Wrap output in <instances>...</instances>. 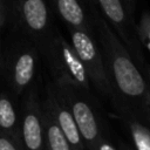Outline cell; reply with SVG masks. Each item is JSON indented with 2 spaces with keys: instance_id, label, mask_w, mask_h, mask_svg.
Wrapping results in <instances>:
<instances>
[{
  "instance_id": "cell-20",
  "label": "cell",
  "mask_w": 150,
  "mask_h": 150,
  "mask_svg": "<svg viewBox=\"0 0 150 150\" xmlns=\"http://www.w3.org/2000/svg\"><path fill=\"white\" fill-rule=\"evenodd\" d=\"M81 1H82L84 5H88V0H81ZM88 6H89V5H88Z\"/></svg>"
},
{
  "instance_id": "cell-17",
  "label": "cell",
  "mask_w": 150,
  "mask_h": 150,
  "mask_svg": "<svg viewBox=\"0 0 150 150\" xmlns=\"http://www.w3.org/2000/svg\"><path fill=\"white\" fill-rule=\"evenodd\" d=\"M97 150H116L111 144L104 142L103 139H101V142L98 143V146H97Z\"/></svg>"
},
{
  "instance_id": "cell-18",
  "label": "cell",
  "mask_w": 150,
  "mask_h": 150,
  "mask_svg": "<svg viewBox=\"0 0 150 150\" xmlns=\"http://www.w3.org/2000/svg\"><path fill=\"white\" fill-rule=\"evenodd\" d=\"M143 74H144V76H145V79H146V81H148V83L150 86V64L146 67V69L143 71Z\"/></svg>"
},
{
  "instance_id": "cell-11",
  "label": "cell",
  "mask_w": 150,
  "mask_h": 150,
  "mask_svg": "<svg viewBox=\"0 0 150 150\" xmlns=\"http://www.w3.org/2000/svg\"><path fill=\"white\" fill-rule=\"evenodd\" d=\"M0 132L11 137L19 145L20 136L16 111L12 101L4 93L0 94Z\"/></svg>"
},
{
  "instance_id": "cell-7",
  "label": "cell",
  "mask_w": 150,
  "mask_h": 150,
  "mask_svg": "<svg viewBox=\"0 0 150 150\" xmlns=\"http://www.w3.org/2000/svg\"><path fill=\"white\" fill-rule=\"evenodd\" d=\"M42 105L46 107L54 116L56 123L59 124L64 137L67 138L71 150H86L84 144L82 142L83 139L80 135V131L77 129L75 120H74L69 108L66 105V103L62 101V98L56 94L53 83L47 84L46 100L42 103Z\"/></svg>"
},
{
  "instance_id": "cell-10",
  "label": "cell",
  "mask_w": 150,
  "mask_h": 150,
  "mask_svg": "<svg viewBox=\"0 0 150 150\" xmlns=\"http://www.w3.org/2000/svg\"><path fill=\"white\" fill-rule=\"evenodd\" d=\"M42 123L48 150H71L67 138L56 123L52 112L42 105Z\"/></svg>"
},
{
  "instance_id": "cell-21",
  "label": "cell",
  "mask_w": 150,
  "mask_h": 150,
  "mask_svg": "<svg viewBox=\"0 0 150 150\" xmlns=\"http://www.w3.org/2000/svg\"><path fill=\"white\" fill-rule=\"evenodd\" d=\"M0 61H1V55H0ZM0 68H1V64H0Z\"/></svg>"
},
{
  "instance_id": "cell-12",
  "label": "cell",
  "mask_w": 150,
  "mask_h": 150,
  "mask_svg": "<svg viewBox=\"0 0 150 150\" xmlns=\"http://www.w3.org/2000/svg\"><path fill=\"white\" fill-rule=\"evenodd\" d=\"M129 124L137 150H150V130L136 121H130Z\"/></svg>"
},
{
  "instance_id": "cell-3",
  "label": "cell",
  "mask_w": 150,
  "mask_h": 150,
  "mask_svg": "<svg viewBox=\"0 0 150 150\" xmlns=\"http://www.w3.org/2000/svg\"><path fill=\"white\" fill-rule=\"evenodd\" d=\"M96 2L110 28L125 46L138 68L144 71L149 64L138 38L137 25L127 11L123 0H96Z\"/></svg>"
},
{
  "instance_id": "cell-14",
  "label": "cell",
  "mask_w": 150,
  "mask_h": 150,
  "mask_svg": "<svg viewBox=\"0 0 150 150\" xmlns=\"http://www.w3.org/2000/svg\"><path fill=\"white\" fill-rule=\"evenodd\" d=\"M0 150H19V145L11 137L0 132Z\"/></svg>"
},
{
  "instance_id": "cell-15",
  "label": "cell",
  "mask_w": 150,
  "mask_h": 150,
  "mask_svg": "<svg viewBox=\"0 0 150 150\" xmlns=\"http://www.w3.org/2000/svg\"><path fill=\"white\" fill-rule=\"evenodd\" d=\"M6 12H7L6 0H0V27L2 26V23L6 19Z\"/></svg>"
},
{
  "instance_id": "cell-19",
  "label": "cell",
  "mask_w": 150,
  "mask_h": 150,
  "mask_svg": "<svg viewBox=\"0 0 150 150\" xmlns=\"http://www.w3.org/2000/svg\"><path fill=\"white\" fill-rule=\"evenodd\" d=\"M88 5H89V9L97 8V2H96V0H88Z\"/></svg>"
},
{
  "instance_id": "cell-9",
  "label": "cell",
  "mask_w": 150,
  "mask_h": 150,
  "mask_svg": "<svg viewBox=\"0 0 150 150\" xmlns=\"http://www.w3.org/2000/svg\"><path fill=\"white\" fill-rule=\"evenodd\" d=\"M52 12L64 22L68 30H82L95 34L90 15L87 14L81 0H48Z\"/></svg>"
},
{
  "instance_id": "cell-16",
  "label": "cell",
  "mask_w": 150,
  "mask_h": 150,
  "mask_svg": "<svg viewBox=\"0 0 150 150\" xmlns=\"http://www.w3.org/2000/svg\"><path fill=\"white\" fill-rule=\"evenodd\" d=\"M123 2H124V6H125L127 11L132 16L134 11H135V0H123Z\"/></svg>"
},
{
  "instance_id": "cell-6",
  "label": "cell",
  "mask_w": 150,
  "mask_h": 150,
  "mask_svg": "<svg viewBox=\"0 0 150 150\" xmlns=\"http://www.w3.org/2000/svg\"><path fill=\"white\" fill-rule=\"evenodd\" d=\"M21 139L26 150H43L45 131L42 123V105L35 90H30L23 109Z\"/></svg>"
},
{
  "instance_id": "cell-1",
  "label": "cell",
  "mask_w": 150,
  "mask_h": 150,
  "mask_svg": "<svg viewBox=\"0 0 150 150\" xmlns=\"http://www.w3.org/2000/svg\"><path fill=\"white\" fill-rule=\"evenodd\" d=\"M96 41L101 49L112 89V98L123 110L135 108L150 122V86L97 8L90 9Z\"/></svg>"
},
{
  "instance_id": "cell-5",
  "label": "cell",
  "mask_w": 150,
  "mask_h": 150,
  "mask_svg": "<svg viewBox=\"0 0 150 150\" xmlns=\"http://www.w3.org/2000/svg\"><path fill=\"white\" fill-rule=\"evenodd\" d=\"M39 61V50L27 38L14 46L7 62L8 80L16 94H21L33 81Z\"/></svg>"
},
{
  "instance_id": "cell-22",
  "label": "cell",
  "mask_w": 150,
  "mask_h": 150,
  "mask_svg": "<svg viewBox=\"0 0 150 150\" xmlns=\"http://www.w3.org/2000/svg\"><path fill=\"white\" fill-rule=\"evenodd\" d=\"M18 1H23V0H18Z\"/></svg>"
},
{
  "instance_id": "cell-2",
  "label": "cell",
  "mask_w": 150,
  "mask_h": 150,
  "mask_svg": "<svg viewBox=\"0 0 150 150\" xmlns=\"http://www.w3.org/2000/svg\"><path fill=\"white\" fill-rule=\"evenodd\" d=\"M16 14L26 36L45 59L52 75L56 71L57 47L61 32L46 0L16 1Z\"/></svg>"
},
{
  "instance_id": "cell-8",
  "label": "cell",
  "mask_w": 150,
  "mask_h": 150,
  "mask_svg": "<svg viewBox=\"0 0 150 150\" xmlns=\"http://www.w3.org/2000/svg\"><path fill=\"white\" fill-rule=\"evenodd\" d=\"M62 75L70 79L87 93L91 91V83L79 55L76 54L71 42L67 41L61 34L57 47V68L53 79Z\"/></svg>"
},
{
  "instance_id": "cell-4",
  "label": "cell",
  "mask_w": 150,
  "mask_h": 150,
  "mask_svg": "<svg viewBox=\"0 0 150 150\" xmlns=\"http://www.w3.org/2000/svg\"><path fill=\"white\" fill-rule=\"evenodd\" d=\"M69 34L70 42L87 71L91 86L102 95L112 97L110 80L95 34L71 29Z\"/></svg>"
},
{
  "instance_id": "cell-13",
  "label": "cell",
  "mask_w": 150,
  "mask_h": 150,
  "mask_svg": "<svg viewBox=\"0 0 150 150\" xmlns=\"http://www.w3.org/2000/svg\"><path fill=\"white\" fill-rule=\"evenodd\" d=\"M137 32L143 49H146L150 53V12L149 11L143 12L139 23L137 25Z\"/></svg>"
}]
</instances>
